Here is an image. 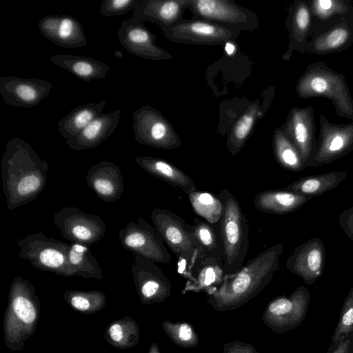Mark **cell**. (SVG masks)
Listing matches in <instances>:
<instances>
[{
	"instance_id": "1",
	"label": "cell",
	"mask_w": 353,
	"mask_h": 353,
	"mask_svg": "<svg viewBox=\"0 0 353 353\" xmlns=\"http://www.w3.org/2000/svg\"><path fill=\"white\" fill-rule=\"evenodd\" d=\"M1 168L3 191L10 210L34 200L44 189L50 170L48 162L19 137L6 143Z\"/></svg>"
},
{
	"instance_id": "2",
	"label": "cell",
	"mask_w": 353,
	"mask_h": 353,
	"mask_svg": "<svg viewBox=\"0 0 353 353\" xmlns=\"http://www.w3.org/2000/svg\"><path fill=\"white\" fill-rule=\"evenodd\" d=\"M283 243L273 245L247 261L237 273L224 276L216 290L208 294L207 303L216 311L235 310L258 295L279 269Z\"/></svg>"
},
{
	"instance_id": "3",
	"label": "cell",
	"mask_w": 353,
	"mask_h": 353,
	"mask_svg": "<svg viewBox=\"0 0 353 353\" xmlns=\"http://www.w3.org/2000/svg\"><path fill=\"white\" fill-rule=\"evenodd\" d=\"M40 310L34 286L22 277H15L10 287L3 321L4 343L8 349L23 350L26 341L36 332Z\"/></svg>"
},
{
	"instance_id": "4",
	"label": "cell",
	"mask_w": 353,
	"mask_h": 353,
	"mask_svg": "<svg viewBox=\"0 0 353 353\" xmlns=\"http://www.w3.org/2000/svg\"><path fill=\"white\" fill-rule=\"evenodd\" d=\"M223 203V214L217 227L224 276H232L243 267L249 248L248 222L241 205L228 189L217 195Z\"/></svg>"
},
{
	"instance_id": "5",
	"label": "cell",
	"mask_w": 353,
	"mask_h": 353,
	"mask_svg": "<svg viewBox=\"0 0 353 353\" xmlns=\"http://www.w3.org/2000/svg\"><path fill=\"white\" fill-rule=\"evenodd\" d=\"M295 90L303 99H330L339 117L353 121V98L345 76L323 61L314 62L306 67L296 82Z\"/></svg>"
},
{
	"instance_id": "6",
	"label": "cell",
	"mask_w": 353,
	"mask_h": 353,
	"mask_svg": "<svg viewBox=\"0 0 353 353\" xmlns=\"http://www.w3.org/2000/svg\"><path fill=\"white\" fill-rule=\"evenodd\" d=\"M17 244L20 249L19 256L29 261L33 267L59 276H74L68 265L70 243L37 232L17 240Z\"/></svg>"
},
{
	"instance_id": "7",
	"label": "cell",
	"mask_w": 353,
	"mask_h": 353,
	"mask_svg": "<svg viewBox=\"0 0 353 353\" xmlns=\"http://www.w3.org/2000/svg\"><path fill=\"white\" fill-rule=\"evenodd\" d=\"M153 225L170 248L183 264L184 274L193 263L197 256V249L191 231V225L175 213L163 208H154L151 213Z\"/></svg>"
},
{
	"instance_id": "8",
	"label": "cell",
	"mask_w": 353,
	"mask_h": 353,
	"mask_svg": "<svg viewBox=\"0 0 353 353\" xmlns=\"http://www.w3.org/2000/svg\"><path fill=\"white\" fill-rule=\"evenodd\" d=\"M310 301V293L300 285L289 296H280L268 304L263 314L264 324L276 334L294 330L303 322Z\"/></svg>"
},
{
	"instance_id": "9",
	"label": "cell",
	"mask_w": 353,
	"mask_h": 353,
	"mask_svg": "<svg viewBox=\"0 0 353 353\" xmlns=\"http://www.w3.org/2000/svg\"><path fill=\"white\" fill-rule=\"evenodd\" d=\"M132 115L134 139L139 143L163 150L181 147V138L173 125L157 109L146 105Z\"/></svg>"
},
{
	"instance_id": "10",
	"label": "cell",
	"mask_w": 353,
	"mask_h": 353,
	"mask_svg": "<svg viewBox=\"0 0 353 353\" xmlns=\"http://www.w3.org/2000/svg\"><path fill=\"white\" fill-rule=\"evenodd\" d=\"M319 121V139L306 168L330 164L353 150V121L334 124L321 114Z\"/></svg>"
},
{
	"instance_id": "11",
	"label": "cell",
	"mask_w": 353,
	"mask_h": 353,
	"mask_svg": "<svg viewBox=\"0 0 353 353\" xmlns=\"http://www.w3.org/2000/svg\"><path fill=\"white\" fill-rule=\"evenodd\" d=\"M188 6L196 19L232 27L239 31L259 28V20L252 11L230 0H188Z\"/></svg>"
},
{
	"instance_id": "12",
	"label": "cell",
	"mask_w": 353,
	"mask_h": 353,
	"mask_svg": "<svg viewBox=\"0 0 353 353\" xmlns=\"http://www.w3.org/2000/svg\"><path fill=\"white\" fill-rule=\"evenodd\" d=\"M165 38L175 43L194 45H221L234 41L239 30L203 19L183 20L161 28Z\"/></svg>"
},
{
	"instance_id": "13",
	"label": "cell",
	"mask_w": 353,
	"mask_h": 353,
	"mask_svg": "<svg viewBox=\"0 0 353 353\" xmlns=\"http://www.w3.org/2000/svg\"><path fill=\"white\" fill-rule=\"evenodd\" d=\"M52 221L64 239L88 246L101 240L106 231L100 216L74 206H65L56 212Z\"/></svg>"
},
{
	"instance_id": "14",
	"label": "cell",
	"mask_w": 353,
	"mask_h": 353,
	"mask_svg": "<svg viewBox=\"0 0 353 353\" xmlns=\"http://www.w3.org/2000/svg\"><path fill=\"white\" fill-rule=\"evenodd\" d=\"M119 239L127 250L155 263H169L171 256L157 231L142 217L131 221L119 231Z\"/></svg>"
},
{
	"instance_id": "15",
	"label": "cell",
	"mask_w": 353,
	"mask_h": 353,
	"mask_svg": "<svg viewBox=\"0 0 353 353\" xmlns=\"http://www.w3.org/2000/svg\"><path fill=\"white\" fill-rule=\"evenodd\" d=\"M131 272L137 294L143 304L162 303L170 296L171 283L155 262L134 254Z\"/></svg>"
},
{
	"instance_id": "16",
	"label": "cell",
	"mask_w": 353,
	"mask_h": 353,
	"mask_svg": "<svg viewBox=\"0 0 353 353\" xmlns=\"http://www.w3.org/2000/svg\"><path fill=\"white\" fill-rule=\"evenodd\" d=\"M353 45V9L330 21L310 37L306 52L326 55L347 50Z\"/></svg>"
},
{
	"instance_id": "17",
	"label": "cell",
	"mask_w": 353,
	"mask_h": 353,
	"mask_svg": "<svg viewBox=\"0 0 353 353\" xmlns=\"http://www.w3.org/2000/svg\"><path fill=\"white\" fill-rule=\"evenodd\" d=\"M281 128L298 150L305 165L317 142L314 107L292 108Z\"/></svg>"
},
{
	"instance_id": "18",
	"label": "cell",
	"mask_w": 353,
	"mask_h": 353,
	"mask_svg": "<svg viewBox=\"0 0 353 353\" xmlns=\"http://www.w3.org/2000/svg\"><path fill=\"white\" fill-rule=\"evenodd\" d=\"M121 44L130 53L146 59L162 61L172 59L173 56L155 44L157 39L143 24L132 17L124 20L118 31Z\"/></svg>"
},
{
	"instance_id": "19",
	"label": "cell",
	"mask_w": 353,
	"mask_h": 353,
	"mask_svg": "<svg viewBox=\"0 0 353 353\" xmlns=\"http://www.w3.org/2000/svg\"><path fill=\"white\" fill-rule=\"evenodd\" d=\"M52 89V83L38 78L14 76L0 78V93L4 103L21 108L36 106L46 98Z\"/></svg>"
},
{
	"instance_id": "20",
	"label": "cell",
	"mask_w": 353,
	"mask_h": 353,
	"mask_svg": "<svg viewBox=\"0 0 353 353\" xmlns=\"http://www.w3.org/2000/svg\"><path fill=\"white\" fill-rule=\"evenodd\" d=\"M325 249L323 241L314 237L298 245L287 259L286 268L307 285L314 283L323 274Z\"/></svg>"
},
{
	"instance_id": "21",
	"label": "cell",
	"mask_w": 353,
	"mask_h": 353,
	"mask_svg": "<svg viewBox=\"0 0 353 353\" xmlns=\"http://www.w3.org/2000/svg\"><path fill=\"white\" fill-rule=\"evenodd\" d=\"M38 28L48 40L64 48H77L87 44L81 23L72 16L47 15L39 20Z\"/></svg>"
},
{
	"instance_id": "22",
	"label": "cell",
	"mask_w": 353,
	"mask_h": 353,
	"mask_svg": "<svg viewBox=\"0 0 353 353\" xmlns=\"http://www.w3.org/2000/svg\"><path fill=\"white\" fill-rule=\"evenodd\" d=\"M285 26L289 32V43L282 59L290 61L292 53L306 52L311 28L312 15L307 0H294L288 8Z\"/></svg>"
},
{
	"instance_id": "23",
	"label": "cell",
	"mask_w": 353,
	"mask_h": 353,
	"mask_svg": "<svg viewBox=\"0 0 353 353\" xmlns=\"http://www.w3.org/2000/svg\"><path fill=\"white\" fill-rule=\"evenodd\" d=\"M88 185L101 201L112 202L119 199L124 189V181L120 168L115 163L101 161L88 171Z\"/></svg>"
},
{
	"instance_id": "24",
	"label": "cell",
	"mask_w": 353,
	"mask_h": 353,
	"mask_svg": "<svg viewBox=\"0 0 353 353\" xmlns=\"http://www.w3.org/2000/svg\"><path fill=\"white\" fill-rule=\"evenodd\" d=\"M188 0H140L133 10L132 18L157 24L161 28L170 27L183 21Z\"/></svg>"
},
{
	"instance_id": "25",
	"label": "cell",
	"mask_w": 353,
	"mask_h": 353,
	"mask_svg": "<svg viewBox=\"0 0 353 353\" xmlns=\"http://www.w3.org/2000/svg\"><path fill=\"white\" fill-rule=\"evenodd\" d=\"M183 274L188 280L185 292H205L207 294L216 290L224 279L223 263L207 257H196Z\"/></svg>"
},
{
	"instance_id": "26",
	"label": "cell",
	"mask_w": 353,
	"mask_h": 353,
	"mask_svg": "<svg viewBox=\"0 0 353 353\" xmlns=\"http://www.w3.org/2000/svg\"><path fill=\"white\" fill-rule=\"evenodd\" d=\"M121 110L101 114L76 136L66 140L70 148L80 151L99 145L112 134L117 128Z\"/></svg>"
},
{
	"instance_id": "27",
	"label": "cell",
	"mask_w": 353,
	"mask_h": 353,
	"mask_svg": "<svg viewBox=\"0 0 353 353\" xmlns=\"http://www.w3.org/2000/svg\"><path fill=\"white\" fill-rule=\"evenodd\" d=\"M311 199L288 188L270 190L259 192L254 197V204L261 212L282 215L298 210Z\"/></svg>"
},
{
	"instance_id": "28",
	"label": "cell",
	"mask_w": 353,
	"mask_h": 353,
	"mask_svg": "<svg viewBox=\"0 0 353 353\" xmlns=\"http://www.w3.org/2000/svg\"><path fill=\"white\" fill-rule=\"evenodd\" d=\"M135 162L148 174L181 189L188 195L197 190L196 185L186 173L165 159L142 156L137 157Z\"/></svg>"
},
{
	"instance_id": "29",
	"label": "cell",
	"mask_w": 353,
	"mask_h": 353,
	"mask_svg": "<svg viewBox=\"0 0 353 353\" xmlns=\"http://www.w3.org/2000/svg\"><path fill=\"white\" fill-rule=\"evenodd\" d=\"M50 61L84 82L104 79L110 71L107 64L85 56L57 54Z\"/></svg>"
},
{
	"instance_id": "30",
	"label": "cell",
	"mask_w": 353,
	"mask_h": 353,
	"mask_svg": "<svg viewBox=\"0 0 353 353\" xmlns=\"http://www.w3.org/2000/svg\"><path fill=\"white\" fill-rule=\"evenodd\" d=\"M106 103V100H101L74 108L58 122L60 134L66 140L76 136L102 114Z\"/></svg>"
},
{
	"instance_id": "31",
	"label": "cell",
	"mask_w": 353,
	"mask_h": 353,
	"mask_svg": "<svg viewBox=\"0 0 353 353\" xmlns=\"http://www.w3.org/2000/svg\"><path fill=\"white\" fill-rule=\"evenodd\" d=\"M263 112L259 101L250 103L235 121L227 138V147L232 156L245 145L256 122L263 117Z\"/></svg>"
},
{
	"instance_id": "32",
	"label": "cell",
	"mask_w": 353,
	"mask_h": 353,
	"mask_svg": "<svg viewBox=\"0 0 353 353\" xmlns=\"http://www.w3.org/2000/svg\"><path fill=\"white\" fill-rule=\"evenodd\" d=\"M347 175V172L343 171H333L303 176L289 184L286 188L313 198L336 188Z\"/></svg>"
},
{
	"instance_id": "33",
	"label": "cell",
	"mask_w": 353,
	"mask_h": 353,
	"mask_svg": "<svg viewBox=\"0 0 353 353\" xmlns=\"http://www.w3.org/2000/svg\"><path fill=\"white\" fill-rule=\"evenodd\" d=\"M191 231L196 245V257L212 258L223 263L217 230L207 221L194 218Z\"/></svg>"
},
{
	"instance_id": "34",
	"label": "cell",
	"mask_w": 353,
	"mask_h": 353,
	"mask_svg": "<svg viewBox=\"0 0 353 353\" xmlns=\"http://www.w3.org/2000/svg\"><path fill=\"white\" fill-rule=\"evenodd\" d=\"M68 265L74 276L84 279H104L102 269L95 257L91 254L90 246L78 243H70Z\"/></svg>"
},
{
	"instance_id": "35",
	"label": "cell",
	"mask_w": 353,
	"mask_h": 353,
	"mask_svg": "<svg viewBox=\"0 0 353 353\" xmlns=\"http://www.w3.org/2000/svg\"><path fill=\"white\" fill-rule=\"evenodd\" d=\"M312 15L310 35L353 9L351 0H307Z\"/></svg>"
},
{
	"instance_id": "36",
	"label": "cell",
	"mask_w": 353,
	"mask_h": 353,
	"mask_svg": "<svg viewBox=\"0 0 353 353\" xmlns=\"http://www.w3.org/2000/svg\"><path fill=\"white\" fill-rule=\"evenodd\" d=\"M106 341L119 349H130L137 345L140 339V330L136 321L130 316L110 323L104 334Z\"/></svg>"
},
{
	"instance_id": "37",
	"label": "cell",
	"mask_w": 353,
	"mask_h": 353,
	"mask_svg": "<svg viewBox=\"0 0 353 353\" xmlns=\"http://www.w3.org/2000/svg\"><path fill=\"white\" fill-rule=\"evenodd\" d=\"M272 138L274 158L283 168L292 172H299L305 168L298 150L281 127L275 129Z\"/></svg>"
},
{
	"instance_id": "38",
	"label": "cell",
	"mask_w": 353,
	"mask_h": 353,
	"mask_svg": "<svg viewBox=\"0 0 353 353\" xmlns=\"http://www.w3.org/2000/svg\"><path fill=\"white\" fill-rule=\"evenodd\" d=\"M188 197L195 213L217 228L223 209L219 196L208 192L196 190L190 193Z\"/></svg>"
},
{
	"instance_id": "39",
	"label": "cell",
	"mask_w": 353,
	"mask_h": 353,
	"mask_svg": "<svg viewBox=\"0 0 353 353\" xmlns=\"http://www.w3.org/2000/svg\"><path fill=\"white\" fill-rule=\"evenodd\" d=\"M62 297L74 310L85 314L101 311L107 301L106 295L99 290H67Z\"/></svg>"
},
{
	"instance_id": "40",
	"label": "cell",
	"mask_w": 353,
	"mask_h": 353,
	"mask_svg": "<svg viewBox=\"0 0 353 353\" xmlns=\"http://www.w3.org/2000/svg\"><path fill=\"white\" fill-rule=\"evenodd\" d=\"M161 326L171 341L181 347H194L199 343L198 334L193 326L187 322H173L170 320H165Z\"/></svg>"
},
{
	"instance_id": "41",
	"label": "cell",
	"mask_w": 353,
	"mask_h": 353,
	"mask_svg": "<svg viewBox=\"0 0 353 353\" xmlns=\"http://www.w3.org/2000/svg\"><path fill=\"white\" fill-rule=\"evenodd\" d=\"M352 332H353V287L350 289L342 305L327 353L332 352L339 341Z\"/></svg>"
},
{
	"instance_id": "42",
	"label": "cell",
	"mask_w": 353,
	"mask_h": 353,
	"mask_svg": "<svg viewBox=\"0 0 353 353\" xmlns=\"http://www.w3.org/2000/svg\"><path fill=\"white\" fill-rule=\"evenodd\" d=\"M140 0H103L99 14L102 17H114L125 14L134 10Z\"/></svg>"
},
{
	"instance_id": "43",
	"label": "cell",
	"mask_w": 353,
	"mask_h": 353,
	"mask_svg": "<svg viewBox=\"0 0 353 353\" xmlns=\"http://www.w3.org/2000/svg\"><path fill=\"white\" fill-rule=\"evenodd\" d=\"M222 353H260L256 347L250 343L239 340L226 343L223 345Z\"/></svg>"
},
{
	"instance_id": "44",
	"label": "cell",
	"mask_w": 353,
	"mask_h": 353,
	"mask_svg": "<svg viewBox=\"0 0 353 353\" xmlns=\"http://www.w3.org/2000/svg\"><path fill=\"white\" fill-rule=\"evenodd\" d=\"M338 221L346 236L353 241V205L342 211L338 216Z\"/></svg>"
},
{
	"instance_id": "45",
	"label": "cell",
	"mask_w": 353,
	"mask_h": 353,
	"mask_svg": "<svg viewBox=\"0 0 353 353\" xmlns=\"http://www.w3.org/2000/svg\"><path fill=\"white\" fill-rule=\"evenodd\" d=\"M330 353H353V332L342 338Z\"/></svg>"
},
{
	"instance_id": "46",
	"label": "cell",
	"mask_w": 353,
	"mask_h": 353,
	"mask_svg": "<svg viewBox=\"0 0 353 353\" xmlns=\"http://www.w3.org/2000/svg\"><path fill=\"white\" fill-rule=\"evenodd\" d=\"M225 50L228 56H233L236 52V46L234 41H228L225 43Z\"/></svg>"
},
{
	"instance_id": "47",
	"label": "cell",
	"mask_w": 353,
	"mask_h": 353,
	"mask_svg": "<svg viewBox=\"0 0 353 353\" xmlns=\"http://www.w3.org/2000/svg\"><path fill=\"white\" fill-rule=\"evenodd\" d=\"M148 353H161L158 345L156 343H152L150 345Z\"/></svg>"
}]
</instances>
